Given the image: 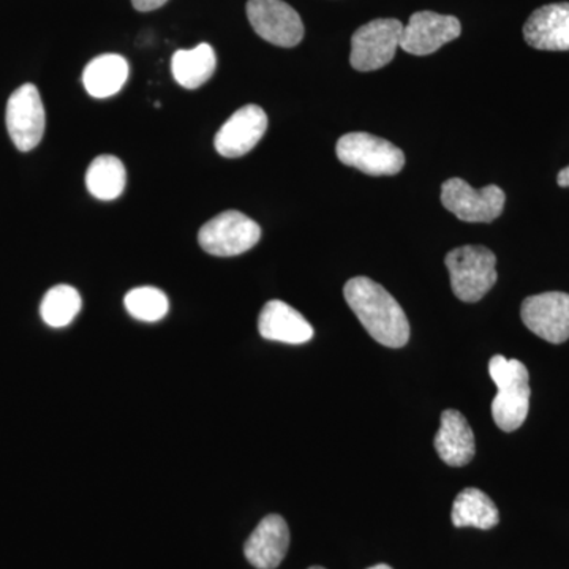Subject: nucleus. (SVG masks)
<instances>
[{"instance_id": "f257e3e1", "label": "nucleus", "mask_w": 569, "mask_h": 569, "mask_svg": "<svg viewBox=\"0 0 569 569\" xmlns=\"http://www.w3.org/2000/svg\"><path fill=\"white\" fill-rule=\"evenodd\" d=\"M347 305L380 346L406 347L410 340V323L399 302L369 277H355L343 288Z\"/></svg>"}, {"instance_id": "f03ea898", "label": "nucleus", "mask_w": 569, "mask_h": 569, "mask_svg": "<svg viewBox=\"0 0 569 569\" xmlns=\"http://www.w3.org/2000/svg\"><path fill=\"white\" fill-rule=\"evenodd\" d=\"M489 373L498 389L496 399L492 400L493 421L503 432H515L529 417V370L518 359L497 355L490 359Z\"/></svg>"}, {"instance_id": "7ed1b4c3", "label": "nucleus", "mask_w": 569, "mask_h": 569, "mask_svg": "<svg viewBox=\"0 0 569 569\" xmlns=\"http://www.w3.org/2000/svg\"><path fill=\"white\" fill-rule=\"evenodd\" d=\"M452 293L462 302H478L497 283V258L488 247L463 246L445 258Z\"/></svg>"}, {"instance_id": "20e7f679", "label": "nucleus", "mask_w": 569, "mask_h": 569, "mask_svg": "<svg viewBox=\"0 0 569 569\" xmlns=\"http://www.w3.org/2000/svg\"><path fill=\"white\" fill-rule=\"evenodd\" d=\"M336 152L340 162L369 176H395L406 164V156L397 146L365 132L343 134Z\"/></svg>"}, {"instance_id": "39448f33", "label": "nucleus", "mask_w": 569, "mask_h": 569, "mask_svg": "<svg viewBox=\"0 0 569 569\" xmlns=\"http://www.w3.org/2000/svg\"><path fill=\"white\" fill-rule=\"evenodd\" d=\"M260 224L239 211H224L201 227L198 242L213 257H236L258 244Z\"/></svg>"}, {"instance_id": "423d86ee", "label": "nucleus", "mask_w": 569, "mask_h": 569, "mask_svg": "<svg viewBox=\"0 0 569 569\" xmlns=\"http://www.w3.org/2000/svg\"><path fill=\"white\" fill-rule=\"evenodd\" d=\"M403 24L399 20H373L351 37L350 63L358 71L383 69L400 48Z\"/></svg>"}, {"instance_id": "0eeeda50", "label": "nucleus", "mask_w": 569, "mask_h": 569, "mask_svg": "<svg viewBox=\"0 0 569 569\" xmlns=\"http://www.w3.org/2000/svg\"><path fill=\"white\" fill-rule=\"evenodd\" d=\"M507 194L497 186L481 190L468 186L463 179L452 178L441 186V203L458 219L468 223H490L503 212Z\"/></svg>"}, {"instance_id": "6e6552de", "label": "nucleus", "mask_w": 569, "mask_h": 569, "mask_svg": "<svg viewBox=\"0 0 569 569\" xmlns=\"http://www.w3.org/2000/svg\"><path fill=\"white\" fill-rule=\"evenodd\" d=\"M7 130L18 151L29 152L40 144L47 127V112L39 89L22 84L11 93L7 103Z\"/></svg>"}, {"instance_id": "1a4fd4ad", "label": "nucleus", "mask_w": 569, "mask_h": 569, "mask_svg": "<svg viewBox=\"0 0 569 569\" xmlns=\"http://www.w3.org/2000/svg\"><path fill=\"white\" fill-rule=\"evenodd\" d=\"M247 18L261 39L276 47L293 48L305 39V24L283 0H249Z\"/></svg>"}, {"instance_id": "9d476101", "label": "nucleus", "mask_w": 569, "mask_h": 569, "mask_svg": "<svg viewBox=\"0 0 569 569\" xmlns=\"http://www.w3.org/2000/svg\"><path fill=\"white\" fill-rule=\"evenodd\" d=\"M523 325L546 342L560 346L569 339V295L561 291L535 295L520 307Z\"/></svg>"}, {"instance_id": "9b49d317", "label": "nucleus", "mask_w": 569, "mask_h": 569, "mask_svg": "<svg viewBox=\"0 0 569 569\" xmlns=\"http://www.w3.org/2000/svg\"><path fill=\"white\" fill-rule=\"evenodd\" d=\"M460 32L462 26L458 18L433 11H418L411 14L408 24L403 26L400 48L415 56L432 54L443 44L458 39Z\"/></svg>"}, {"instance_id": "f8f14e48", "label": "nucleus", "mask_w": 569, "mask_h": 569, "mask_svg": "<svg viewBox=\"0 0 569 569\" xmlns=\"http://www.w3.org/2000/svg\"><path fill=\"white\" fill-rule=\"evenodd\" d=\"M268 130V116L258 104H246L234 112L216 134L217 152L238 159L252 151Z\"/></svg>"}, {"instance_id": "ddd939ff", "label": "nucleus", "mask_w": 569, "mask_h": 569, "mask_svg": "<svg viewBox=\"0 0 569 569\" xmlns=\"http://www.w3.org/2000/svg\"><path fill=\"white\" fill-rule=\"evenodd\" d=\"M290 548V530L282 516H266L244 545V556L257 569H276Z\"/></svg>"}, {"instance_id": "4468645a", "label": "nucleus", "mask_w": 569, "mask_h": 569, "mask_svg": "<svg viewBox=\"0 0 569 569\" xmlns=\"http://www.w3.org/2000/svg\"><path fill=\"white\" fill-rule=\"evenodd\" d=\"M523 37L535 50L569 51V2L535 10L523 26Z\"/></svg>"}, {"instance_id": "2eb2a0df", "label": "nucleus", "mask_w": 569, "mask_h": 569, "mask_svg": "<svg viewBox=\"0 0 569 569\" xmlns=\"http://www.w3.org/2000/svg\"><path fill=\"white\" fill-rule=\"evenodd\" d=\"M438 458L449 467H463L470 463L477 452V440L466 417L458 410H445L440 418V429L433 438Z\"/></svg>"}, {"instance_id": "dca6fc26", "label": "nucleus", "mask_w": 569, "mask_h": 569, "mask_svg": "<svg viewBox=\"0 0 569 569\" xmlns=\"http://www.w3.org/2000/svg\"><path fill=\"white\" fill-rule=\"evenodd\" d=\"M258 331L266 340L301 346L313 337V328L305 316L287 302L269 301L258 318Z\"/></svg>"}, {"instance_id": "f3484780", "label": "nucleus", "mask_w": 569, "mask_h": 569, "mask_svg": "<svg viewBox=\"0 0 569 569\" xmlns=\"http://www.w3.org/2000/svg\"><path fill=\"white\" fill-rule=\"evenodd\" d=\"M129 80V62L119 54H102L92 59L82 73L86 91L93 99L116 96Z\"/></svg>"}, {"instance_id": "a211bd4d", "label": "nucleus", "mask_w": 569, "mask_h": 569, "mask_svg": "<svg viewBox=\"0 0 569 569\" xmlns=\"http://www.w3.org/2000/svg\"><path fill=\"white\" fill-rule=\"evenodd\" d=\"M216 67V51L208 43L198 44L193 50L176 51L171 59L174 80L186 89L201 88L211 80Z\"/></svg>"}, {"instance_id": "6ab92c4d", "label": "nucleus", "mask_w": 569, "mask_h": 569, "mask_svg": "<svg viewBox=\"0 0 569 569\" xmlns=\"http://www.w3.org/2000/svg\"><path fill=\"white\" fill-rule=\"evenodd\" d=\"M451 519L458 529L475 527L479 530H490L500 522V515L496 503L482 490L468 488L456 497Z\"/></svg>"}, {"instance_id": "aec40b11", "label": "nucleus", "mask_w": 569, "mask_h": 569, "mask_svg": "<svg viewBox=\"0 0 569 569\" xmlns=\"http://www.w3.org/2000/svg\"><path fill=\"white\" fill-rule=\"evenodd\" d=\"M126 183V167L114 156L97 157L91 167L88 168V173H86V186L97 200H116L123 193Z\"/></svg>"}, {"instance_id": "412c9836", "label": "nucleus", "mask_w": 569, "mask_h": 569, "mask_svg": "<svg viewBox=\"0 0 569 569\" xmlns=\"http://www.w3.org/2000/svg\"><path fill=\"white\" fill-rule=\"evenodd\" d=\"M81 296L70 284L52 287L40 306V316L51 328H66L81 310Z\"/></svg>"}, {"instance_id": "4be33fe9", "label": "nucleus", "mask_w": 569, "mask_h": 569, "mask_svg": "<svg viewBox=\"0 0 569 569\" xmlns=\"http://www.w3.org/2000/svg\"><path fill=\"white\" fill-rule=\"evenodd\" d=\"M123 305L130 316L146 321V323H156V321L162 320L170 309L167 295L153 287L134 288L126 296Z\"/></svg>"}, {"instance_id": "5701e85b", "label": "nucleus", "mask_w": 569, "mask_h": 569, "mask_svg": "<svg viewBox=\"0 0 569 569\" xmlns=\"http://www.w3.org/2000/svg\"><path fill=\"white\" fill-rule=\"evenodd\" d=\"M168 0H132L134 9L138 11H152L160 9Z\"/></svg>"}, {"instance_id": "b1692460", "label": "nucleus", "mask_w": 569, "mask_h": 569, "mask_svg": "<svg viewBox=\"0 0 569 569\" xmlns=\"http://www.w3.org/2000/svg\"><path fill=\"white\" fill-rule=\"evenodd\" d=\"M557 182H559L560 187H568L569 189V167L560 171L559 176H557Z\"/></svg>"}, {"instance_id": "393cba45", "label": "nucleus", "mask_w": 569, "mask_h": 569, "mask_svg": "<svg viewBox=\"0 0 569 569\" xmlns=\"http://www.w3.org/2000/svg\"><path fill=\"white\" fill-rule=\"evenodd\" d=\"M369 569H392L391 567H388V565H376V567L369 568Z\"/></svg>"}, {"instance_id": "a878e982", "label": "nucleus", "mask_w": 569, "mask_h": 569, "mask_svg": "<svg viewBox=\"0 0 569 569\" xmlns=\"http://www.w3.org/2000/svg\"><path fill=\"white\" fill-rule=\"evenodd\" d=\"M309 569H325V568H321V567H312V568H309Z\"/></svg>"}]
</instances>
